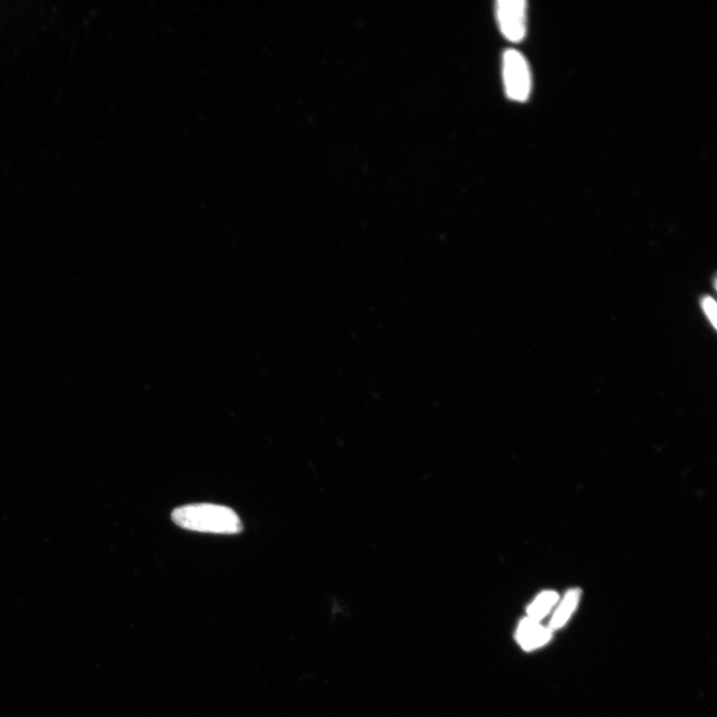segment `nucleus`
<instances>
[{"label":"nucleus","instance_id":"3","mask_svg":"<svg viewBox=\"0 0 717 717\" xmlns=\"http://www.w3.org/2000/svg\"><path fill=\"white\" fill-rule=\"evenodd\" d=\"M496 18L500 31L512 43H520L527 35L528 3L524 0H499Z\"/></svg>","mask_w":717,"mask_h":717},{"label":"nucleus","instance_id":"1","mask_svg":"<svg viewBox=\"0 0 717 717\" xmlns=\"http://www.w3.org/2000/svg\"><path fill=\"white\" fill-rule=\"evenodd\" d=\"M172 520L178 527L214 535H238L243 531L239 516L231 508L213 504H195L176 508Z\"/></svg>","mask_w":717,"mask_h":717},{"label":"nucleus","instance_id":"5","mask_svg":"<svg viewBox=\"0 0 717 717\" xmlns=\"http://www.w3.org/2000/svg\"><path fill=\"white\" fill-rule=\"evenodd\" d=\"M580 598V591L573 589L567 593L560 608L556 611L552 622L549 624V630L560 629L563 624L568 621L571 614L577 607Z\"/></svg>","mask_w":717,"mask_h":717},{"label":"nucleus","instance_id":"6","mask_svg":"<svg viewBox=\"0 0 717 717\" xmlns=\"http://www.w3.org/2000/svg\"><path fill=\"white\" fill-rule=\"evenodd\" d=\"M558 595L555 592L547 591L537 597L528 608V618L538 622L547 615L557 602Z\"/></svg>","mask_w":717,"mask_h":717},{"label":"nucleus","instance_id":"7","mask_svg":"<svg viewBox=\"0 0 717 717\" xmlns=\"http://www.w3.org/2000/svg\"><path fill=\"white\" fill-rule=\"evenodd\" d=\"M702 307L708 320H710L713 326L716 328L717 306L715 300L711 296H705L702 299Z\"/></svg>","mask_w":717,"mask_h":717},{"label":"nucleus","instance_id":"4","mask_svg":"<svg viewBox=\"0 0 717 717\" xmlns=\"http://www.w3.org/2000/svg\"><path fill=\"white\" fill-rule=\"evenodd\" d=\"M552 639V632L529 618L522 620L516 631V640L525 650L544 646Z\"/></svg>","mask_w":717,"mask_h":717},{"label":"nucleus","instance_id":"2","mask_svg":"<svg viewBox=\"0 0 717 717\" xmlns=\"http://www.w3.org/2000/svg\"><path fill=\"white\" fill-rule=\"evenodd\" d=\"M503 74L505 93L515 102H525L529 98L532 78L529 64L515 49H508L504 54Z\"/></svg>","mask_w":717,"mask_h":717}]
</instances>
